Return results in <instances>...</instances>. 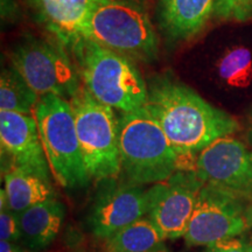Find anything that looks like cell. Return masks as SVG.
<instances>
[{
	"label": "cell",
	"instance_id": "obj_1",
	"mask_svg": "<svg viewBox=\"0 0 252 252\" xmlns=\"http://www.w3.org/2000/svg\"><path fill=\"white\" fill-rule=\"evenodd\" d=\"M145 108L184 157L193 158L215 140L239 130L238 122L231 115L169 76L151 81Z\"/></svg>",
	"mask_w": 252,
	"mask_h": 252
},
{
	"label": "cell",
	"instance_id": "obj_2",
	"mask_svg": "<svg viewBox=\"0 0 252 252\" xmlns=\"http://www.w3.org/2000/svg\"><path fill=\"white\" fill-rule=\"evenodd\" d=\"M70 47L82 84L98 102L121 112L146 105L149 84L134 61L86 37Z\"/></svg>",
	"mask_w": 252,
	"mask_h": 252
},
{
	"label": "cell",
	"instance_id": "obj_3",
	"mask_svg": "<svg viewBox=\"0 0 252 252\" xmlns=\"http://www.w3.org/2000/svg\"><path fill=\"white\" fill-rule=\"evenodd\" d=\"M118 141L122 171L135 185L158 184L178 171H187L161 126L146 108L121 112Z\"/></svg>",
	"mask_w": 252,
	"mask_h": 252
},
{
	"label": "cell",
	"instance_id": "obj_4",
	"mask_svg": "<svg viewBox=\"0 0 252 252\" xmlns=\"http://www.w3.org/2000/svg\"><path fill=\"white\" fill-rule=\"evenodd\" d=\"M81 37L134 62H153L159 55V39L149 14L131 0H99Z\"/></svg>",
	"mask_w": 252,
	"mask_h": 252
},
{
	"label": "cell",
	"instance_id": "obj_5",
	"mask_svg": "<svg viewBox=\"0 0 252 252\" xmlns=\"http://www.w3.org/2000/svg\"><path fill=\"white\" fill-rule=\"evenodd\" d=\"M33 115L55 180L63 188L84 187L90 178L69 100L56 94L41 96Z\"/></svg>",
	"mask_w": 252,
	"mask_h": 252
},
{
	"label": "cell",
	"instance_id": "obj_6",
	"mask_svg": "<svg viewBox=\"0 0 252 252\" xmlns=\"http://www.w3.org/2000/svg\"><path fill=\"white\" fill-rule=\"evenodd\" d=\"M90 179L112 180L122 172L118 141V118L113 109L98 102L82 86L70 102Z\"/></svg>",
	"mask_w": 252,
	"mask_h": 252
},
{
	"label": "cell",
	"instance_id": "obj_7",
	"mask_svg": "<svg viewBox=\"0 0 252 252\" xmlns=\"http://www.w3.org/2000/svg\"><path fill=\"white\" fill-rule=\"evenodd\" d=\"M64 48L60 41L30 35L12 48L9 62L40 97L56 94L70 102L83 84Z\"/></svg>",
	"mask_w": 252,
	"mask_h": 252
},
{
	"label": "cell",
	"instance_id": "obj_8",
	"mask_svg": "<svg viewBox=\"0 0 252 252\" xmlns=\"http://www.w3.org/2000/svg\"><path fill=\"white\" fill-rule=\"evenodd\" d=\"M247 202L203 185L184 236L188 247H209L249 229Z\"/></svg>",
	"mask_w": 252,
	"mask_h": 252
},
{
	"label": "cell",
	"instance_id": "obj_9",
	"mask_svg": "<svg viewBox=\"0 0 252 252\" xmlns=\"http://www.w3.org/2000/svg\"><path fill=\"white\" fill-rule=\"evenodd\" d=\"M203 185L252 203V150L234 138H220L195 158Z\"/></svg>",
	"mask_w": 252,
	"mask_h": 252
},
{
	"label": "cell",
	"instance_id": "obj_10",
	"mask_svg": "<svg viewBox=\"0 0 252 252\" xmlns=\"http://www.w3.org/2000/svg\"><path fill=\"white\" fill-rule=\"evenodd\" d=\"M203 182L195 169L178 171L165 181L147 189V217L165 239L184 237L189 220L196 206Z\"/></svg>",
	"mask_w": 252,
	"mask_h": 252
},
{
	"label": "cell",
	"instance_id": "obj_11",
	"mask_svg": "<svg viewBox=\"0 0 252 252\" xmlns=\"http://www.w3.org/2000/svg\"><path fill=\"white\" fill-rule=\"evenodd\" d=\"M147 213V190L128 181L104 188L94 200L88 222L94 237L108 239Z\"/></svg>",
	"mask_w": 252,
	"mask_h": 252
},
{
	"label": "cell",
	"instance_id": "obj_12",
	"mask_svg": "<svg viewBox=\"0 0 252 252\" xmlns=\"http://www.w3.org/2000/svg\"><path fill=\"white\" fill-rule=\"evenodd\" d=\"M0 144L1 154L11 159L12 166L49 179V163L34 115L0 111Z\"/></svg>",
	"mask_w": 252,
	"mask_h": 252
},
{
	"label": "cell",
	"instance_id": "obj_13",
	"mask_svg": "<svg viewBox=\"0 0 252 252\" xmlns=\"http://www.w3.org/2000/svg\"><path fill=\"white\" fill-rule=\"evenodd\" d=\"M216 0H160L158 21L172 42L193 39L214 15Z\"/></svg>",
	"mask_w": 252,
	"mask_h": 252
},
{
	"label": "cell",
	"instance_id": "obj_14",
	"mask_svg": "<svg viewBox=\"0 0 252 252\" xmlns=\"http://www.w3.org/2000/svg\"><path fill=\"white\" fill-rule=\"evenodd\" d=\"M99 0H30L42 24L63 46L81 37L88 18Z\"/></svg>",
	"mask_w": 252,
	"mask_h": 252
},
{
	"label": "cell",
	"instance_id": "obj_15",
	"mask_svg": "<svg viewBox=\"0 0 252 252\" xmlns=\"http://www.w3.org/2000/svg\"><path fill=\"white\" fill-rule=\"evenodd\" d=\"M64 217V206L56 198L31 207L19 214L20 241L34 251L49 247L58 237Z\"/></svg>",
	"mask_w": 252,
	"mask_h": 252
},
{
	"label": "cell",
	"instance_id": "obj_16",
	"mask_svg": "<svg viewBox=\"0 0 252 252\" xmlns=\"http://www.w3.org/2000/svg\"><path fill=\"white\" fill-rule=\"evenodd\" d=\"M4 190L6 207L18 215L31 207L55 198L49 179L15 166L6 169Z\"/></svg>",
	"mask_w": 252,
	"mask_h": 252
},
{
	"label": "cell",
	"instance_id": "obj_17",
	"mask_svg": "<svg viewBox=\"0 0 252 252\" xmlns=\"http://www.w3.org/2000/svg\"><path fill=\"white\" fill-rule=\"evenodd\" d=\"M105 241L108 252H152L165 245V238L149 217L135 220Z\"/></svg>",
	"mask_w": 252,
	"mask_h": 252
},
{
	"label": "cell",
	"instance_id": "obj_18",
	"mask_svg": "<svg viewBox=\"0 0 252 252\" xmlns=\"http://www.w3.org/2000/svg\"><path fill=\"white\" fill-rule=\"evenodd\" d=\"M40 96L11 65L1 70L0 111L33 115Z\"/></svg>",
	"mask_w": 252,
	"mask_h": 252
},
{
	"label": "cell",
	"instance_id": "obj_19",
	"mask_svg": "<svg viewBox=\"0 0 252 252\" xmlns=\"http://www.w3.org/2000/svg\"><path fill=\"white\" fill-rule=\"evenodd\" d=\"M217 74L229 87L247 88L252 82V53L245 47L229 49L217 63Z\"/></svg>",
	"mask_w": 252,
	"mask_h": 252
},
{
	"label": "cell",
	"instance_id": "obj_20",
	"mask_svg": "<svg viewBox=\"0 0 252 252\" xmlns=\"http://www.w3.org/2000/svg\"><path fill=\"white\" fill-rule=\"evenodd\" d=\"M214 17L220 20L245 23L252 20V0H216Z\"/></svg>",
	"mask_w": 252,
	"mask_h": 252
},
{
	"label": "cell",
	"instance_id": "obj_21",
	"mask_svg": "<svg viewBox=\"0 0 252 252\" xmlns=\"http://www.w3.org/2000/svg\"><path fill=\"white\" fill-rule=\"evenodd\" d=\"M0 239L11 243H17L21 239L19 215L7 207L0 209Z\"/></svg>",
	"mask_w": 252,
	"mask_h": 252
},
{
	"label": "cell",
	"instance_id": "obj_22",
	"mask_svg": "<svg viewBox=\"0 0 252 252\" xmlns=\"http://www.w3.org/2000/svg\"><path fill=\"white\" fill-rule=\"evenodd\" d=\"M204 252H252V244L243 238L234 237L206 247Z\"/></svg>",
	"mask_w": 252,
	"mask_h": 252
},
{
	"label": "cell",
	"instance_id": "obj_23",
	"mask_svg": "<svg viewBox=\"0 0 252 252\" xmlns=\"http://www.w3.org/2000/svg\"><path fill=\"white\" fill-rule=\"evenodd\" d=\"M0 252H28V251L24 250L23 248L19 247V245L15 243L1 241V243H0Z\"/></svg>",
	"mask_w": 252,
	"mask_h": 252
},
{
	"label": "cell",
	"instance_id": "obj_24",
	"mask_svg": "<svg viewBox=\"0 0 252 252\" xmlns=\"http://www.w3.org/2000/svg\"><path fill=\"white\" fill-rule=\"evenodd\" d=\"M247 208V217H248V225L251 231V244H252V203H248Z\"/></svg>",
	"mask_w": 252,
	"mask_h": 252
},
{
	"label": "cell",
	"instance_id": "obj_25",
	"mask_svg": "<svg viewBox=\"0 0 252 252\" xmlns=\"http://www.w3.org/2000/svg\"><path fill=\"white\" fill-rule=\"evenodd\" d=\"M248 140L249 143L252 145V112L250 115V121H249V127H248Z\"/></svg>",
	"mask_w": 252,
	"mask_h": 252
},
{
	"label": "cell",
	"instance_id": "obj_26",
	"mask_svg": "<svg viewBox=\"0 0 252 252\" xmlns=\"http://www.w3.org/2000/svg\"><path fill=\"white\" fill-rule=\"evenodd\" d=\"M152 252H172V251H169L168 249L166 248V245H162V247H160L159 249H157V250H154Z\"/></svg>",
	"mask_w": 252,
	"mask_h": 252
}]
</instances>
